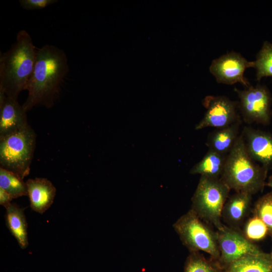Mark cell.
<instances>
[{"mask_svg": "<svg viewBox=\"0 0 272 272\" xmlns=\"http://www.w3.org/2000/svg\"><path fill=\"white\" fill-rule=\"evenodd\" d=\"M69 70L66 55L62 49L49 44L37 48L33 71L25 88L28 95L22 105L25 110L38 104L51 107Z\"/></svg>", "mask_w": 272, "mask_h": 272, "instance_id": "6da1fadb", "label": "cell"}, {"mask_svg": "<svg viewBox=\"0 0 272 272\" xmlns=\"http://www.w3.org/2000/svg\"><path fill=\"white\" fill-rule=\"evenodd\" d=\"M37 48L25 30L20 31L16 42L0 55V94L18 99L33 72Z\"/></svg>", "mask_w": 272, "mask_h": 272, "instance_id": "7a4b0ae2", "label": "cell"}, {"mask_svg": "<svg viewBox=\"0 0 272 272\" xmlns=\"http://www.w3.org/2000/svg\"><path fill=\"white\" fill-rule=\"evenodd\" d=\"M267 172L249 156L240 134L227 155L220 178L230 189L252 195L263 189Z\"/></svg>", "mask_w": 272, "mask_h": 272, "instance_id": "3957f363", "label": "cell"}, {"mask_svg": "<svg viewBox=\"0 0 272 272\" xmlns=\"http://www.w3.org/2000/svg\"><path fill=\"white\" fill-rule=\"evenodd\" d=\"M35 142V133L29 124L0 138L1 167L23 179L30 172Z\"/></svg>", "mask_w": 272, "mask_h": 272, "instance_id": "277c9868", "label": "cell"}, {"mask_svg": "<svg viewBox=\"0 0 272 272\" xmlns=\"http://www.w3.org/2000/svg\"><path fill=\"white\" fill-rule=\"evenodd\" d=\"M230 190L220 178L201 176L192 197L191 209L203 221L219 230L224 226L222 211Z\"/></svg>", "mask_w": 272, "mask_h": 272, "instance_id": "5b68a950", "label": "cell"}, {"mask_svg": "<svg viewBox=\"0 0 272 272\" xmlns=\"http://www.w3.org/2000/svg\"><path fill=\"white\" fill-rule=\"evenodd\" d=\"M183 244L190 252L203 251L219 259L217 232H214L191 209L173 225Z\"/></svg>", "mask_w": 272, "mask_h": 272, "instance_id": "8992f818", "label": "cell"}, {"mask_svg": "<svg viewBox=\"0 0 272 272\" xmlns=\"http://www.w3.org/2000/svg\"><path fill=\"white\" fill-rule=\"evenodd\" d=\"M239 99V106L245 121L263 125L268 124L271 119V97L264 86H249L244 90L235 89Z\"/></svg>", "mask_w": 272, "mask_h": 272, "instance_id": "52a82bcc", "label": "cell"}, {"mask_svg": "<svg viewBox=\"0 0 272 272\" xmlns=\"http://www.w3.org/2000/svg\"><path fill=\"white\" fill-rule=\"evenodd\" d=\"M217 236L220 252L219 260L225 267L245 255L263 252L236 229L224 225L218 230Z\"/></svg>", "mask_w": 272, "mask_h": 272, "instance_id": "ba28073f", "label": "cell"}, {"mask_svg": "<svg viewBox=\"0 0 272 272\" xmlns=\"http://www.w3.org/2000/svg\"><path fill=\"white\" fill-rule=\"evenodd\" d=\"M249 67H254V61H249L240 53L231 51L214 59L209 70L219 83H239L247 88L250 85L244 74Z\"/></svg>", "mask_w": 272, "mask_h": 272, "instance_id": "9c48e42d", "label": "cell"}, {"mask_svg": "<svg viewBox=\"0 0 272 272\" xmlns=\"http://www.w3.org/2000/svg\"><path fill=\"white\" fill-rule=\"evenodd\" d=\"M202 104L206 112L196 125V130L207 127L222 128L239 119L236 112L237 103L225 96L209 95L204 98Z\"/></svg>", "mask_w": 272, "mask_h": 272, "instance_id": "30bf717a", "label": "cell"}, {"mask_svg": "<svg viewBox=\"0 0 272 272\" xmlns=\"http://www.w3.org/2000/svg\"><path fill=\"white\" fill-rule=\"evenodd\" d=\"M241 134L249 156L268 170L272 167V134L246 126Z\"/></svg>", "mask_w": 272, "mask_h": 272, "instance_id": "8fae6325", "label": "cell"}, {"mask_svg": "<svg viewBox=\"0 0 272 272\" xmlns=\"http://www.w3.org/2000/svg\"><path fill=\"white\" fill-rule=\"evenodd\" d=\"M28 124L26 111L18 100L0 94V138Z\"/></svg>", "mask_w": 272, "mask_h": 272, "instance_id": "7c38bea8", "label": "cell"}, {"mask_svg": "<svg viewBox=\"0 0 272 272\" xmlns=\"http://www.w3.org/2000/svg\"><path fill=\"white\" fill-rule=\"evenodd\" d=\"M26 184L31 208L37 213L43 214L53 202L55 187L44 178L29 179Z\"/></svg>", "mask_w": 272, "mask_h": 272, "instance_id": "4fadbf2b", "label": "cell"}, {"mask_svg": "<svg viewBox=\"0 0 272 272\" xmlns=\"http://www.w3.org/2000/svg\"><path fill=\"white\" fill-rule=\"evenodd\" d=\"M252 199L251 194L236 192L228 198L222 211V217L232 228L240 226L249 210Z\"/></svg>", "mask_w": 272, "mask_h": 272, "instance_id": "5bb4252c", "label": "cell"}, {"mask_svg": "<svg viewBox=\"0 0 272 272\" xmlns=\"http://www.w3.org/2000/svg\"><path fill=\"white\" fill-rule=\"evenodd\" d=\"M224 272H272V259L264 252L248 254L229 264Z\"/></svg>", "mask_w": 272, "mask_h": 272, "instance_id": "9a60e30c", "label": "cell"}, {"mask_svg": "<svg viewBox=\"0 0 272 272\" xmlns=\"http://www.w3.org/2000/svg\"><path fill=\"white\" fill-rule=\"evenodd\" d=\"M239 119L233 124L211 132L208 137L207 145L209 150L223 155H228L239 135Z\"/></svg>", "mask_w": 272, "mask_h": 272, "instance_id": "2e32d148", "label": "cell"}, {"mask_svg": "<svg viewBox=\"0 0 272 272\" xmlns=\"http://www.w3.org/2000/svg\"><path fill=\"white\" fill-rule=\"evenodd\" d=\"M5 208L7 227L16 239L20 247L22 249L27 248L28 245L27 223L23 210L12 203Z\"/></svg>", "mask_w": 272, "mask_h": 272, "instance_id": "e0dca14e", "label": "cell"}, {"mask_svg": "<svg viewBox=\"0 0 272 272\" xmlns=\"http://www.w3.org/2000/svg\"><path fill=\"white\" fill-rule=\"evenodd\" d=\"M227 155L209 150L202 159L190 170L192 174L220 178L223 172Z\"/></svg>", "mask_w": 272, "mask_h": 272, "instance_id": "ac0fdd59", "label": "cell"}, {"mask_svg": "<svg viewBox=\"0 0 272 272\" xmlns=\"http://www.w3.org/2000/svg\"><path fill=\"white\" fill-rule=\"evenodd\" d=\"M0 188L7 192L13 199L28 195L27 185L23 179L2 167L0 168Z\"/></svg>", "mask_w": 272, "mask_h": 272, "instance_id": "d6986e66", "label": "cell"}, {"mask_svg": "<svg viewBox=\"0 0 272 272\" xmlns=\"http://www.w3.org/2000/svg\"><path fill=\"white\" fill-rule=\"evenodd\" d=\"M256 69V80L259 81L264 77L272 78V44L267 41L262 46L254 61Z\"/></svg>", "mask_w": 272, "mask_h": 272, "instance_id": "ffe728a7", "label": "cell"}, {"mask_svg": "<svg viewBox=\"0 0 272 272\" xmlns=\"http://www.w3.org/2000/svg\"><path fill=\"white\" fill-rule=\"evenodd\" d=\"M242 234L248 240L253 242L264 239L269 234V232L265 223L254 215L245 223Z\"/></svg>", "mask_w": 272, "mask_h": 272, "instance_id": "44dd1931", "label": "cell"}, {"mask_svg": "<svg viewBox=\"0 0 272 272\" xmlns=\"http://www.w3.org/2000/svg\"><path fill=\"white\" fill-rule=\"evenodd\" d=\"M254 215L258 216L266 225L272 238V191L263 195L256 202Z\"/></svg>", "mask_w": 272, "mask_h": 272, "instance_id": "7402d4cb", "label": "cell"}, {"mask_svg": "<svg viewBox=\"0 0 272 272\" xmlns=\"http://www.w3.org/2000/svg\"><path fill=\"white\" fill-rule=\"evenodd\" d=\"M184 272H219L199 252H192L187 257Z\"/></svg>", "mask_w": 272, "mask_h": 272, "instance_id": "603a6c76", "label": "cell"}, {"mask_svg": "<svg viewBox=\"0 0 272 272\" xmlns=\"http://www.w3.org/2000/svg\"><path fill=\"white\" fill-rule=\"evenodd\" d=\"M56 0H20V6L27 10H35L44 9L47 6L57 3Z\"/></svg>", "mask_w": 272, "mask_h": 272, "instance_id": "cb8c5ba5", "label": "cell"}, {"mask_svg": "<svg viewBox=\"0 0 272 272\" xmlns=\"http://www.w3.org/2000/svg\"><path fill=\"white\" fill-rule=\"evenodd\" d=\"M13 197L4 189L0 188V205L4 207L9 203L13 199Z\"/></svg>", "mask_w": 272, "mask_h": 272, "instance_id": "d4e9b609", "label": "cell"}, {"mask_svg": "<svg viewBox=\"0 0 272 272\" xmlns=\"http://www.w3.org/2000/svg\"><path fill=\"white\" fill-rule=\"evenodd\" d=\"M266 184L272 189V176L269 177Z\"/></svg>", "mask_w": 272, "mask_h": 272, "instance_id": "484cf974", "label": "cell"}, {"mask_svg": "<svg viewBox=\"0 0 272 272\" xmlns=\"http://www.w3.org/2000/svg\"><path fill=\"white\" fill-rule=\"evenodd\" d=\"M270 255L271 258V259H272V250H271V253L270 254Z\"/></svg>", "mask_w": 272, "mask_h": 272, "instance_id": "4316f807", "label": "cell"}]
</instances>
